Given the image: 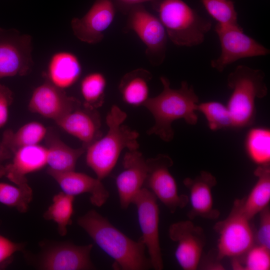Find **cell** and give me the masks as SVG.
Masks as SVG:
<instances>
[{
	"mask_svg": "<svg viewBox=\"0 0 270 270\" xmlns=\"http://www.w3.org/2000/svg\"><path fill=\"white\" fill-rule=\"evenodd\" d=\"M77 222L113 258L114 268L144 270L152 268L141 238L138 241L130 238L96 210L88 211L80 217Z\"/></svg>",
	"mask_w": 270,
	"mask_h": 270,
	"instance_id": "cell-1",
	"label": "cell"
},
{
	"mask_svg": "<svg viewBox=\"0 0 270 270\" xmlns=\"http://www.w3.org/2000/svg\"><path fill=\"white\" fill-rule=\"evenodd\" d=\"M160 80L162 90L158 96L149 98L144 104L152 114L154 124L147 132L148 134H155L166 142H170L174 136L173 122L183 119L190 125L196 124V113L199 99L192 86L182 81L180 87L174 89L170 87L168 79L162 76Z\"/></svg>",
	"mask_w": 270,
	"mask_h": 270,
	"instance_id": "cell-2",
	"label": "cell"
},
{
	"mask_svg": "<svg viewBox=\"0 0 270 270\" xmlns=\"http://www.w3.org/2000/svg\"><path fill=\"white\" fill-rule=\"evenodd\" d=\"M126 116L118 106H112L106 116L107 133L86 148V164L101 180L112 171L124 149L139 148L138 134L123 124Z\"/></svg>",
	"mask_w": 270,
	"mask_h": 270,
	"instance_id": "cell-3",
	"label": "cell"
},
{
	"mask_svg": "<svg viewBox=\"0 0 270 270\" xmlns=\"http://www.w3.org/2000/svg\"><path fill=\"white\" fill-rule=\"evenodd\" d=\"M264 77L262 70L245 65L238 66L228 74L227 84L232 92L226 106L230 113L232 128H244L254 122L256 99L262 98L268 94Z\"/></svg>",
	"mask_w": 270,
	"mask_h": 270,
	"instance_id": "cell-4",
	"label": "cell"
},
{
	"mask_svg": "<svg viewBox=\"0 0 270 270\" xmlns=\"http://www.w3.org/2000/svg\"><path fill=\"white\" fill-rule=\"evenodd\" d=\"M156 8L168 38L176 46L199 45L212 28L210 20L200 16L182 0H160Z\"/></svg>",
	"mask_w": 270,
	"mask_h": 270,
	"instance_id": "cell-5",
	"label": "cell"
},
{
	"mask_svg": "<svg viewBox=\"0 0 270 270\" xmlns=\"http://www.w3.org/2000/svg\"><path fill=\"white\" fill-rule=\"evenodd\" d=\"M250 220L242 212L238 200H236L228 216L214 227L218 235V260L242 256L254 244L255 233Z\"/></svg>",
	"mask_w": 270,
	"mask_h": 270,
	"instance_id": "cell-6",
	"label": "cell"
},
{
	"mask_svg": "<svg viewBox=\"0 0 270 270\" xmlns=\"http://www.w3.org/2000/svg\"><path fill=\"white\" fill-rule=\"evenodd\" d=\"M32 40L30 35L16 29L0 28V79L31 72L34 65Z\"/></svg>",
	"mask_w": 270,
	"mask_h": 270,
	"instance_id": "cell-7",
	"label": "cell"
},
{
	"mask_svg": "<svg viewBox=\"0 0 270 270\" xmlns=\"http://www.w3.org/2000/svg\"><path fill=\"white\" fill-rule=\"evenodd\" d=\"M215 31L220 40L221 52L217 58L211 61L210 65L219 72L238 60L270 53L268 48L245 34L239 24L226 26L217 24Z\"/></svg>",
	"mask_w": 270,
	"mask_h": 270,
	"instance_id": "cell-8",
	"label": "cell"
},
{
	"mask_svg": "<svg viewBox=\"0 0 270 270\" xmlns=\"http://www.w3.org/2000/svg\"><path fill=\"white\" fill-rule=\"evenodd\" d=\"M128 23L145 45L150 62L160 64L165 58L168 38L160 19L140 4L130 8Z\"/></svg>",
	"mask_w": 270,
	"mask_h": 270,
	"instance_id": "cell-9",
	"label": "cell"
},
{
	"mask_svg": "<svg viewBox=\"0 0 270 270\" xmlns=\"http://www.w3.org/2000/svg\"><path fill=\"white\" fill-rule=\"evenodd\" d=\"M147 176L145 182L150 190L159 200L174 213L184 208L188 198L179 194L176 181L170 172L173 161L168 155L160 154L146 160Z\"/></svg>",
	"mask_w": 270,
	"mask_h": 270,
	"instance_id": "cell-10",
	"label": "cell"
},
{
	"mask_svg": "<svg viewBox=\"0 0 270 270\" xmlns=\"http://www.w3.org/2000/svg\"><path fill=\"white\" fill-rule=\"evenodd\" d=\"M157 198L148 188H142L136 194L132 203L137 208L138 220L142 236L147 248L152 268H164L159 238V208Z\"/></svg>",
	"mask_w": 270,
	"mask_h": 270,
	"instance_id": "cell-11",
	"label": "cell"
},
{
	"mask_svg": "<svg viewBox=\"0 0 270 270\" xmlns=\"http://www.w3.org/2000/svg\"><path fill=\"white\" fill-rule=\"evenodd\" d=\"M168 236L177 243L175 256L180 267L184 270H196L206 241L203 229L191 220H182L170 226Z\"/></svg>",
	"mask_w": 270,
	"mask_h": 270,
	"instance_id": "cell-12",
	"label": "cell"
},
{
	"mask_svg": "<svg viewBox=\"0 0 270 270\" xmlns=\"http://www.w3.org/2000/svg\"><path fill=\"white\" fill-rule=\"evenodd\" d=\"M116 14L112 0H96L88 12L82 18H74L71 28L74 36L89 44L100 42L104 32L112 24Z\"/></svg>",
	"mask_w": 270,
	"mask_h": 270,
	"instance_id": "cell-13",
	"label": "cell"
},
{
	"mask_svg": "<svg viewBox=\"0 0 270 270\" xmlns=\"http://www.w3.org/2000/svg\"><path fill=\"white\" fill-rule=\"evenodd\" d=\"M80 106L78 99L68 96L64 90L47 80L34 90L28 104L30 112L54 122Z\"/></svg>",
	"mask_w": 270,
	"mask_h": 270,
	"instance_id": "cell-14",
	"label": "cell"
},
{
	"mask_svg": "<svg viewBox=\"0 0 270 270\" xmlns=\"http://www.w3.org/2000/svg\"><path fill=\"white\" fill-rule=\"evenodd\" d=\"M122 165L124 170L116 178V185L120 206L126 209L145 184L147 166L146 160L138 149L128 150Z\"/></svg>",
	"mask_w": 270,
	"mask_h": 270,
	"instance_id": "cell-15",
	"label": "cell"
},
{
	"mask_svg": "<svg viewBox=\"0 0 270 270\" xmlns=\"http://www.w3.org/2000/svg\"><path fill=\"white\" fill-rule=\"evenodd\" d=\"M12 158L4 166L0 178L4 176L17 186L28 188L30 186L26 176L47 164L46 148L39 144L22 147L14 152Z\"/></svg>",
	"mask_w": 270,
	"mask_h": 270,
	"instance_id": "cell-16",
	"label": "cell"
},
{
	"mask_svg": "<svg viewBox=\"0 0 270 270\" xmlns=\"http://www.w3.org/2000/svg\"><path fill=\"white\" fill-rule=\"evenodd\" d=\"M93 245L63 244L48 250L42 258L40 268L46 270H84L94 268L90 259Z\"/></svg>",
	"mask_w": 270,
	"mask_h": 270,
	"instance_id": "cell-17",
	"label": "cell"
},
{
	"mask_svg": "<svg viewBox=\"0 0 270 270\" xmlns=\"http://www.w3.org/2000/svg\"><path fill=\"white\" fill-rule=\"evenodd\" d=\"M184 184L189 191L191 209L188 214L190 219L199 216L214 220L220 212L214 207L212 190L216 184V179L210 172L202 171L194 178L184 179Z\"/></svg>",
	"mask_w": 270,
	"mask_h": 270,
	"instance_id": "cell-18",
	"label": "cell"
},
{
	"mask_svg": "<svg viewBox=\"0 0 270 270\" xmlns=\"http://www.w3.org/2000/svg\"><path fill=\"white\" fill-rule=\"evenodd\" d=\"M55 122L66 132L80 140L86 148L102 136L100 118L96 109L80 106Z\"/></svg>",
	"mask_w": 270,
	"mask_h": 270,
	"instance_id": "cell-19",
	"label": "cell"
},
{
	"mask_svg": "<svg viewBox=\"0 0 270 270\" xmlns=\"http://www.w3.org/2000/svg\"><path fill=\"white\" fill-rule=\"evenodd\" d=\"M47 173L58 184L63 192L73 196L84 193L90 194V201L96 206H101L108 200L109 192L102 180L74 170L56 172L49 168Z\"/></svg>",
	"mask_w": 270,
	"mask_h": 270,
	"instance_id": "cell-20",
	"label": "cell"
},
{
	"mask_svg": "<svg viewBox=\"0 0 270 270\" xmlns=\"http://www.w3.org/2000/svg\"><path fill=\"white\" fill-rule=\"evenodd\" d=\"M82 66L78 57L68 52H59L51 57L48 66L47 80L64 90L78 80Z\"/></svg>",
	"mask_w": 270,
	"mask_h": 270,
	"instance_id": "cell-21",
	"label": "cell"
},
{
	"mask_svg": "<svg viewBox=\"0 0 270 270\" xmlns=\"http://www.w3.org/2000/svg\"><path fill=\"white\" fill-rule=\"evenodd\" d=\"M254 174L258 180L248 195L238 200L242 212L250 220L268 206L270 201V166H258Z\"/></svg>",
	"mask_w": 270,
	"mask_h": 270,
	"instance_id": "cell-22",
	"label": "cell"
},
{
	"mask_svg": "<svg viewBox=\"0 0 270 270\" xmlns=\"http://www.w3.org/2000/svg\"><path fill=\"white\" fill-rule=\"evenodd\" d=\"M45 138L48 168L60 172L74 170L78 160L86 148L83 146L78 148H72L49 131Z\"/></svg>",
	"mask_w": 270,
	"mask_h": 270,
	"instance_id": "cell-23",
	"label": "cell"
},
{
	"mask_svg": "<svg viewBox=\"0 0 270 270\" xmlns=\"http://www.w3.org/2000/svg\"><path fill=\"white\" fill-rule=\"evenodd\" d=\"M152 74L140 68L125 74L118 88L123 100L133 106H144L149 98V82Z\"/></svg>",
	"mask_w": 270,
	"mask_h": 270,
	"instance_id": "cell-24",
	"label": "cell"
},
{
	"mask_svg": "<svg viewBox=\"0 0 270 270\" xmlns=\"http://www.w3.org/2000/svg\"><path fill=\"white\" fill-rule=\"evenodd\" d=\"M47 128L38 122H28L16 132L11 129L6 130L2 134V142L14 154L20 148L38 144L48 134Z\"/></svg>",
	"mask_w": 270,
	"mask_h": 270,
	"instance_id": "cell-25",
	"label": "cell"
},
{
	"mask_svg": "<svg viewBox=\"0 0 270 270\" xmlns=\"http://www.w3.org/2000/svg\"><path fill=\"white\" fill-rule=\"evenodd\" d=\"M247 154L258 166L268 165L270 162V130L257 127L248 133L245 142Z\"/></svg>",
	"mask_w": 270,
	"mask_h": 270,
	"instance_id": "cell-26",
	"label": "cell"
},
{
	"mask_svg": "<svg viewBox=\"0 0 270 270\" xmlns=\"http://www.w3.org/2000/svg\"><path fill=\"white\" fill-rule=\"evenodd\" d=\"M74 199V196L60 192L54 196L52 204L44 214L45 220L56 224L61 236L66 234L67 226L72 223Z\"/></svg>",
	"mask_w": 270,
	"mask_h": 270,
	"instance_id": "cell-27",
	"label": "cell"
},
{
	"mask_svg": "<svg viewBox=\"0 0 270 270\" xmlns=\"http://www.w3.org/2000/svg\"><path fill=\"white\" fill-rule=\"evenodd\" d=\"M106 84V78L99 72L90 73L82 78L80 90L84 107L96 110L102 105Z\"/></svg>",
	"mask_w": 270,
	"mask_h": 270,
	"instance_id": "cell-28",
	"label": "cell"
},
{
	"mask_svg": "<svg viewBox=\"0 0 270 270\" xmlns=\"http://www.w3.org/2000/svg\"><path fill=\"white\" fill-rule=\"evenodd\" d=\"M197 111L206 117L209 128L212 130L232 128L230 112L222 103L211 101L198 104Z\"/></svg>",
	"mask_w": 270,
	"mask_h": 270,
	"instance_id": "cell-29",
	"label": "cell"
},
{
	"mask_svg": "<svg viewBox=\"0 0 270 270\" xmlns=\"http://www.w3.org/2000/svg\"><path fill=\"white\" fill-rule=\"evenodd\" d=\"M32 198V191L28 188L0 182V202L16 208L20 212H26Z\"/></svg>",
	"mask_w": 270,
	"mask_h": 270,
	"instance_id": "cell-30",
	"label": "cell"
},
{
	"mask_svg": "<svg viewBox=\"0 0 270 270\" xmlns=\"http://www.w3.org/2000/svg\"><path fill=\"white\" fill-rule=\"evenodd\" d=\"M208 14L222 26L238 25V13L232 0H200Z\"/></svg>",
	"mask_w": 270,
	"mask_h": 270,
	"instance_id": "cell-31",
	"label": "cell"
},
{
	"mask_svg": "<svg viewBox=\"0 0 270 270\" xmlns=\"http://www.w3.org/2000/svg\"><path fill=\"white\" fill-rule=\"evenodd\" d=\"M244 262L240 263L233 258L234 270H269L270 269V249L257 244H254L243 255Z\"/></svg>",
	"mask_w": 270,
	"mask_h": 270,
	"instance_id": "cell-32",
	"label": "cell"
},
{
	"mask_svg": "<svg viewBox=\"0 0 270 270\" xmlns=\"http://www.w3.org/2000/svg\"><path fill=\"white\" fill-rule=\"evenodd\" d=\"M260 220L255 233V241L258 245L270 249V209L269 206L260 212Z\"/></svg>",
	"mask_w": 270,
	"mask_h": 270,
	"instance_id": "cell-33",
	"label": "cell"
},
{
	"mask_svg": "<svg viewBox=\"0 0 270 270\" xmlns=\"http://www.w3.org/2000/svg\"><path fill=\"white\" fill-rule=\"evenodd\" d=\"M13 100V93L11 90L0 83V128L7 122L9 108Z\"/></svg>",
	"mask_w": 270,
	"mask_h": 270,
	"instance_id": "cell-34",
	"label": "cell"
},
{
	"mask_svg": "<svg viewBox=\"0 0 270 270\" xmlns=\"http://www.w3.org/2000/svg\"><path fill=\"white\" fill-rule=\"evenodd\" d=\"M22 244L16 243L0 235V264L8 259L14 253L20 250Z\"/></svg>",
	"mask_w": 270,
	"mask_h": 270,
	"instance_id": "cell-35",
	"label": "cell"
},
{
	"mask_svg": "<svg viewBox=\"0 0 270 270\" xmlns=\"http://www.w3.org/2000/svg\"><path fill=\"white\" fill-rule=\"evenodd\" d=\"M13 156V152L6 147L4 143L0 141V174L4 166V162L11 159Z\"/></svg>",
	"mask_w": 270,
	"mask_h": 270,
	"instance_id": "cell-36",
	"label": "cell"
},
{
	"mask_svg": "<svg viewBox=\"0 0 270 270\" xmlns=\"http://www.w3.org/2000/svg\"><path fill=\"white\" fill-rule=\"evenodd\" d=\"M118 2L121 4L124 5L125 6H128L130 8L137 6L140 5L142 3L148 2H152L156 4L160 0H116Z\"/></svg>",
	"mask_w": 270,
	"mask_h": 270,
	"instance_id": "cell-37",
	"label": "cell"
}]
</instances>
